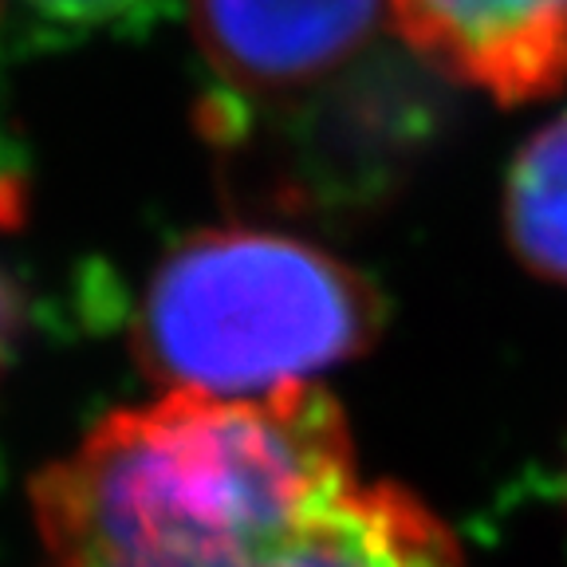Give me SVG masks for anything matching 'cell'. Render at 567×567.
Returning <instances> with one entry per match:
<instances>
[{
	"mask_svg": "<svg viewBox=\"0 0 567 567\" xmlns=\"http://www.w3.org/2000/svg\"><path fill=\"white\" fill-rule=\"evenodd\" d=\"M44 567H465L402 485H359L336 399L169 390L118 410L32 485Z\"/></svg>",
	"mask_w": 567,
	"mask_h": 567,
	"instance_id": "cell-1",
	"label": "cell"
},
{
	"mask_svg": "<svg viewBox=\"0 0 567 567\" xmlns=\"http://www.w3.org/2000/svg\"><path fill=\"white\" fill-rule=\"evenodd\" d=\"M379 296L316 245L205 229L154 268L134 323L142 367L169 390L257 399L367 351Z\"/></svg>",
	"mask_w": 567,
	"mask_h": 567,
	"instance_id": "cell-2",
	"label": "cell"
},
{
	"mask_svg": "<svg viewBox=\"0 0 567 567\" xmlns=\"http://www.w3.org/2000/svg\"><path fill=\"white\" fill-rule=\"evenodd\" d=\"M189 24L217 83L209 131L225 138L252 115L339 87L374 52L390 9L386 0H194Z\"/></svg>",
	"mask_w": 567,
	"mask_h": 567,
	"instance_id": "cell-3",
	"label": "cell"
},
{
	"mask_svg": "<svg viewBox=\"0 0 567 567\" xmlns=\"http://www.w3.org/2000/svg\"><path fill=\"white\" fill-rule=\"evenodd\" d=\"M394 32L450 80L520 106L567 83V0H386Z\"/></svg>",
	"mask_w": 567,
	"mask_h": 567,
	"instance_id": "cell-4",
	"label": "cell"
},
{
	"mask_svg": "<svg viewBox=\"0 0 567 567\" xmlns=\"http://www.w3.org/2000/svg\"><path fill=\"white\" fill-rule=\"evenodd\" d=\"M505 233L532 276L567 288V111L516 151L505 177Z\"/></svg>",
	"mask_w": 567,
	"mask_h": 567,
	"instance_id": "cell-5",
	"label": "cell"
},
{
	"mask_svg": "<svg viewBox=\"0 0 567 567\" xmlns=\"http://www.w3.org/2000/svg\"><path fill=\"white\" fill-rule=\"evenodd\" d=\"M32 17L68 32H91V28H111L138 17L154 0H20Z\"/></svg>",
	"mask_w": 567,
	"mask_h": 567,
	"instance_id": "cell-6",
	"label": "cell"
},
{
	"mask_svg": "<svg viewBox=\"0 0 567 567\" xmlns=\"http://www.w3.org/2000/svg\"><path fill=\"white\" fill-rule=\"evenodd\" d=\"M12 331H17V300H12L9 284L0 280V367H4V351L12 343Z\"/></svg>",
	"mask_w": 567,
	"mask_h": 567,
	"instance_id": "cell-7",
	"label": "cell"
},
{
	"mask_svg": "<svg viewBox=\"0 0 567 567\" xmlns=\"http://www.w3.org/2000/svg\"><path fill=\"white\" fill-rule=\"evenodd\" d=\"M20 213V186L17 177L4 169V162H0V221H12Z\"/></svg>",
	"mask_w": 567,
	"mask_h": 567,
	"instance_id": "cell-8",
	"label": "cell"
}]
</instances>
